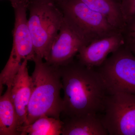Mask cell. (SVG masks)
I'll return each mask as SVG.
<instances>
[{
    "mask_svg": "<svg viewBox=\"0 0 135 135\" xmlns=\"http://www.w3.org/2000/svg\"><path fill=\"white\" fill-rule=\"evenodd\" d=\"M59 68L64 94L61 115L65 118L102 113L108 95L96 69L74 60Z\"/></svg>",
    "mask_w": 135,
    "mask_h": 135,
    "instance_id": "1",
    "label": "cell"
},
{
    "mask_svg": "<svg viewBox=\"0 0 135 135\" xmlns=\"http://www.w3.org/2000/svg\"><path fill=\"white\" fill-rule=\"evenodd\" d=\"M35 55L31 75L33 90L29 101L26 122L30 125L43 116L60 119L63 110L60 91L63 86L59 66L51 65Z\"/></svg>",
    "mask_w": 135,
    "mask_h": 135,
    "instance_id": "2",
    "label": "cell"
},
{
    "mask_svg": "<svg viewBox=\"0 0 135 135\" xmlns=\"http://www.w3.org/2000/svg\"><path fill=\"white\" fill-rule=\"evenodd\" d=\"M28 25L36 55L46 59L64 20L62 12L52 0H30Z\"/></svg>",
    "mask_w": 135,
    "mask_h": 135,
    "instance_id": "3",
    "label": "cell"
},
{
    "mask_svg": "<svg viewBox=\"0 0 135 135\" xmlns=\"http://www.w3.org/2000/svg\"><path fill=\"white\" fill-rule=\"evenodd\" d=\"M30 0H21L12 5L15 11L13 45L9 58L0 74V88L11 87L22 61H33L36 54L27 18Z\"/></svg>",
    "mask_w": 135,
    "mask_h": 135,
    "instance_id": "4",
    "label": "cell"
},
{
    "mask_svg": "<svg viewBox=\"0 0 135 135\" xmlns=\"http://www.w3.org/2000/svg\"><path fill=\"white\" fill-rule=\"evenodd\" d=\"M55 2L65 19L86 46L94 41L122 32L113 26L103 15L88 7L80 0H56Z\"/></svg>",
    "mask_w": 135,
    "mask_h": 135,
    "instance_id": "5",
    "label": "cell"
},
{
    "mask_svg": "<svg viewBox=\"0 0 135 135\" xmlns=\"http://www.w3.org/2000/svg\"><path fill=\"white\" fill-rule=\"evenodd\" d=\"M107 95L135 94V56L126 44L96 68Z\"/></svg>",
    "mask_w": 135,
    "mask_h": 135,
    "instance_id": "6",
    "label": "cell"
},
{
    "mask_svg": "<svg viewBox=\"0 0 135 135\" xmlns=\"http://www.w3.org/2000/svg\"><path fill=\"white\" fill-rule=\"evenodd\" d=\"M102 123L110 135H135V94L121 92L107 95Z\"/></svg>",
    "mask_w": 135,
    "mask_h": 135,
    "instance_id": "7",
    "label": "cell"
},
{
    "mask_svg": "<svg viewBox=\"0 0 135 135\" xmlns=\"http://www.w3.org/2000/svg\"><path fill=\"white\" fill-rule=\"evenodd\" d=\"M86 44L64 17L58 35L47 57V63L55 66L66 65Z\"/></svg>",
    "mask_w": 135,
    "mask_h": 135,
    "instance_id": "8",
    "label": "cell"
},
{
    "mask_svg": "<svg viewBox=\"0 0 135 135\" xmlns=\"http://www.w3.org/2000/svg\"><path fill=\"white\" fill-rule=\"evenodd\" d=\"M125 44L123 33L119 32L83 47L77 54V60L87 67L96 68L103 64L109 54Z\"/></svg>",
    "mask_w": 135,
    "mask_h": 135,
    "instance_id": "9",
    "label": "cell"
},
{
    "mask_svg": "<svg viewBox=\"0 0 135 135\" xmlns=\"http://www.w3.org/2000/svg\"><path fill=\"white\" fill-rule=\"evenodd\" d=\"M28 61L25 59L22 62L11 90V97L17 116L18 128L26 122L28 105L32 92V79L28 73Z\"/></svg>",
    "mask_w": 135,
    "mask_h": 135,
    "instance_id": "10",
    "label": "cell"
},
{
    "mask_svg": "<svg viewBox=\"0 0 135 135\" xmlns=\"http://www.w3.org/2000/svg\"><path fill=\"white\" fill-rule=\"evenodd\" d=\"M62 135H108L99 114H89L84 116L65 118Z\"/></svg>",
    "mask_w": 135,
    "mask_h": 135,
    "instance_id": "11",
    "label": "cell"
},
{
    "mask_svg": "<svg viewBox=\"0 0 135 135\" xmlns=\"http://www.w3.org/2000/svg\"><path fill=\"white\" fill-rule=\"evenodd\" d=\"M91 9L103 15L111 25L123 32L126 21L117 0H80Z\"/></svg>",
    "mask_w": 135,
    "mask_h": 135,
    "instance_id": "12",
    "label": "cell"
},
{
    "mask_svg": "<svg viewBox=\"0 0 135 135\" xmlns=\"http://www.w3.org/2000/svg\"><path fill=\"white\" fill-rule=\"evenodd\" d=\"M11 87L0 98V135H20L17 116L11 97Z\"/></svg>",
    "mask_w": 135,
    "mask_h": 135,
    "instance_id": "13",
    "label": "cell"
},
{
    "mask_svg": "<svg viewBox=\"0 0 135 135\" xmlns=\"http://www.w3.org/2000/svg\"><path fill=\"white\" fill-rule=\"evenodd\" d=\"M63 124L60 119L43 116L30 125L22 126L18 131L20 135H59Z\"/></svg>",
    "mask_w": 135,
    "mask_h": 135,
    "instance_id": "14",
    "label": "cell"
},
{
    "mask_svg": "<svg viewBox=\"0 0 135 135\" xmlns=\"http://www.w3.org/2000/svg\"><path fill=\"white\" fill-rule=\"evenodd\" d=\"M122 33L126 45L135 44V16L126 21Z\"/></svg>",
    "mask_w": 135,
    "mask_h": 135,
    "instance_id": "15",
    "label": "cell"
},
{
    "mask_svg": "<svg viewBox=\"0 0 135 135\" xmlns=\"http://www.w3.org/2000/svg\"><path fill=\"white\" fill-rule=\"evenodd\" d=\"M120 4L126 22L135 16V0H120Z\"/></svg>",
    "mask_w": 135,
    "mask_h": 135,
    "instance_id": "16",
    "label": "cell"
},
{
    "mask_svg": "<svg viewBox=\"0 0 135 135\" xmlns=\"http://www.w3.org/2000/svg\"><path fill=\"white\" fill-rule=\"evenodd\" d=\"M127 46L129 48L130 50L132 51V53L135 56V44H132V45H129V46L127 45Z\"/></svg>",
    "mask_w": 135,
    "mask_h": 135,
    "instance_id": "17",
    "label": "cell"
},
{
    "mask_svg": "<svg viewBox=\"0 0 135 135\" xmlns=\"http://www.w3.org/2000/svg\"><path fill=\"white\" fill-rule=\"evenodd\" d=\"M8 1L10 2L11 5H12L15 4V3L19 2L21 0H8Z\"/></svg>",
    "mask_w": 135,
    "mask_h": 135,
    "instance_id": "18",
    "label": "cell"
},
{
    "mask_svg": "<svg viewBox=\"0 0 135 135\" xmlns=\"http://www.w3.org/2000/svg\"><path fill=\"white\" fill-rule=\"evenodd\" d=\"M117 1L118 2H120V0H117Z\"/></svg>",
    "mask_w": 135,
    "mask_h": 135,
    "instance_id": "19",
    "label": "cell"
},
{
    "mask_svg": "<svg viewBox=\"0 0 135 135\" xmlns=\"http://www.w3.org/2000/svg\"><path fill=\"white\" fill-rule=\"evenodd\" d=\"M52 1H54L55 2L56 0H52Z\"/></svg>",
    "mask_w": 135,
    "mask_h": 135,
    "instance_id": "20",
    "label": "cell"
}]
</instances>
